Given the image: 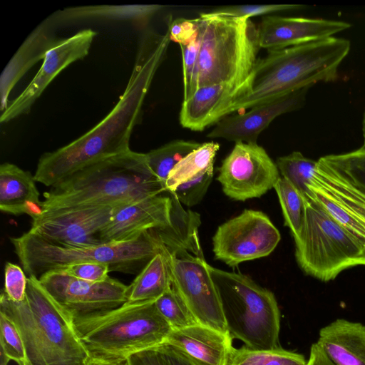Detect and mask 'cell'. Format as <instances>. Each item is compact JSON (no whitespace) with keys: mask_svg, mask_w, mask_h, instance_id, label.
<instances>
[{"mask_svg":"<svg viewBox=\"0 0 365 365\" xmlns=\"http://www.w3.org/2000/svg\"><path fill=\"white\" fill-rule=\"evenodd\" d=\"M163 34L145 32L140 40L133 71L113 109L93 128L68 144L43 154L34 179L53 187L74 173L130 150V140L143 115V106L170 42Z\"/></svg>","mask_w":365,"mask_h":365,"instance_id":"cell-1","label":"cell"},{"mask_svg":"<svg viewBox=\"0 0 365 365\" xmlns=\"http://www.w3.org/2000/svg\"><path fill=\"white\" fill-rule=\"evenodd\" d=\"M166 192L148 166L145 153L131 150L90 165L43 193V211L120 207Z\"/></svg>","mask_w":365,"mask_h":365,"instance_id":"cell-2","label":"cell"},{"mask_svg":"<svg viewBox=\"0 0 365 365\" xmlns=\"http://www.w3.org/2000/svg\"><path fill=\"white\" fill-rule=\"evenodd\" d=\"M349 40L328 38L281 49L269 50L257 59L250 76L248 93L225 111L230 113L250 108L318 82H332L338 68L350 51Z\"/></svg>","mask_w":365,"mask_h":365,"instance_id":"cell-3","label":"cell"},{"mask_svg":"<svg viewBox=\"0 0 365 365\" xmlns=\"http://www.w3.org/2000/svg\"><path fill=\"white\" fill-rule=\"evenodd\" d=\"M0 313L16 326L28 365H87L91 356L73 327V317L46 292L38 278L28 277L26 297L9 299L3 291Z\"/></svg>","mask_w":365,"mask_h":365,"instance_id":"cell-4","label":"cell"},{"mask_svg":"<svg viewBox=\"0 0 365 365\" xmlns=\"http://www.w3.org/2000/svg\"><path fill=\"white\" fill-rule=\"evenodd\" d=\"M72 317L91 358L113 361L125 362L133 354L158 348L173 331L155 301L126 302L115 309Z\"/></svg>","mask_w":365,"mask_h":365,"instance_id":"cell-5","label":"cell"},{"mask_svg":"<svg viewBox=\"0 0 365 365\" xmlns=\"http://www.w3.org/2000/svg\"><path fill=\"white\" fill-rule=\"evenodd\" d=\"M10 241L26 276L38 279L48 272L83 262L106 264L110 272L139 273L165 247L155 229L133 240L88 247L60 246L29 231Z\"/></svg>","mask_w":365,"mask_h":365,"instance_id":"cell-6","label":"cell"},{"mask_svg":"<svg viewBox=\"0 0 365 365\" xmlns=\"http://www.w3.org/2000/svg\"><path fill=\"white\" fill-rule=\"evenodd\" d=\"M197 19V88L217 83L235 87L250 83L260 48L252 21L210 12Z\"/></svg>","mask_w":365,"mask_h":365,"instance_id":"cell-7","label":"cell"},{"mask_svg":"<svg viewBox=\"0 0 365 365\" xmlns=\"http://www.w3.org/2000/svg\"><path fill=\"white\" fill-rule=\"evenodd\" d=\"M227 331L252 349L280 347V312L274 294L250 277L209 265Z\"/></svg>","mask_w":365,"mask_h":365,"instance_id":"cell-8","label":"cell"},{"mask_svg":"<svg viewBox=\"0 0 365 365\" xmlns=\"http://www.w3.org/2000/svg\"><path fill=\"white\" fill-rule=\"evenodd\" d=\"M304 201L303 225L294 238L295 257L301 269L327 282L346 269L365 266V245L315 200L308 197Z\"/></svg>","mask_w":365,"mask_h":365,"instance_id":"cell-9","label":"cell"},{"mask_svg":"<svg viewBox=\"0 0 365 365\" xmlns=\"http://www.w3.org/2000/svg\"><path fill=\"white\" fill-rule=\"evenodd\" d=\"M173 288L200 324L225 334L227 331L220 297L203 255L187 250L174 253L165 249Z\"/></svg>","mask_w":365,"mask_h":365,"instance_id":"cell-10","label":"cell"},{"mask_svg":"<svg viewBox=\"0 0 365 365\" xmlns=\"http://www.w3.org/2000/svg\"><path fill=\"white\" fill-rule=\"evenodd\" d=\"M280 240L278 229L265 213L245 210L217 227L212 237L213 252L215 259L234 267L268 256Z\"/></svg>","mask_w":365,"mask_h":365,"instance_id":"cell-11","label":"cell"},{"mask_svg":"<svg viewBox=\"0 0 365 365\" xmlns=\"http://www.w3.org/2000/svg\"><path fill=\"white\" fill-rule=\"evenodd\" d=\"M280 177L276 163L262 146L239 142L223 160L217 180L227 197L245 201L267 193Z\"/></svg>","mask_w":365,"mask_h":365,"instance_id":"cell-12","label":"cell"},{"mask_svg":"<svg viewBox=\"0 0 365 365\" xmlns=\"http://www.w3.org/2000/svg\"><path fill=\"white\" fill-rule=\"evenodd\" d=\"M117 207L89 206L43 211L32 219L29 231L60 246L98 245L103 243L99 238V233L110 220Z\"/></svg>","mask_w":365,"mask_h":365,"instance_id":"cell-13","label":"cell"},{"mask_svg":"<svg viewBox=\"0 0 365 365\" xmlns=\"http://www.w3.org/2000/svg\"><path fill=\"white\" fill-rule=\"evenodd\" d=\"M38 280L51 297L72 316L115 309L127 302L128 286L110 277L92 282L55 269L43 274Z\"/></svg>","mask_w":365,"mask_h":365,"instance_id":"cell-14","label":"cell"},{"mask_svg":"<svg viewBox=\"0 0 365 365\" xmlns=\"http://www.w3.org/2000/svg\"><path fill=\"white\" fill-rule=\"evenodd\" d=\"M96 35V31L88 29L70 37L56 38L45 55L37 73L1 113L0 122L8 123L29 113L36 100L63 70L88 54Z\"/></svg>","mask_w":365,"mask_h":365,"instance_id":"cell-15","label":"cell"},{"mask_svg":"<svg viewBox=\"0 0 365 365\" xmlns=\"http://www.w3.org/2000/svg\"><path fill=\"white\" fill-rule=\"evenodd\" d=\"M170 196L161 194L118 207L108 223L101 230L103 243L135 240L147 231L171 223Z\"/></svg>","mask_w":365,"mask_h":365,"instance_id":"cell-16","label":"cell"},{"mask_svg":"<svg viewBox=\"0 0 365 365\" xmlns=\"http://www.w3.org/2000/svg\"><path fill=\"white\" fill-rule=\"evenodd\" d=\"M309 88H304L274 100L250 108L242 113L224 117L207 134L235 143H257L259 135L277 116L301 108Z\"/></svg>","mask_w":365,"mask_h":365,"instance_id":"cell-17","label":"cell"},{"mask_svg":"<svg viewBox=\"0 0 365 365\" xmlns=\"http://www.w3.org/2000/svg\"><path fill=\"white\" fill-rule=\"evenodd\" d=\"M351 27L346 21L319 18L267 16L257 28L260 48L281 49L332 37Z\"/></svg>","mask_w":365,"mask_h":365,"instance_id":"cell-18","label":"cell"},{"mask_svg":"<svg viewBox=\"0 0 365 365\" xmlns=\"http://www.w3.org/2000/svg\"><path fill=\"white\" fill-rule=\"evenodd\" d=\"M232 337L202 324L173 330L164 345L182 355L191 365H227L233 347Z\"/></svg>","mask_w":365,"mask_h":365,"instance_id":"cell-19","label":"cell"},{"mask_svg":"<svg viewBox=\"0 0 365 365\" xmlns=\"http://www.w3.org/2000/svg\"><path fill=\"white\" fill-rule=\"evenodd\" d=\"M250 83L235 87L217 83L198 88L184 100L180 113V123L185 128L201 131L224 118L225 110L235 101L246 95Z\"/></svg>","mask_w":365,"mask_h":365,"instance_id":"cell-20","label":"cell"},{"mask_svg":"<svg viewBox=\"0 0 365 365\" xmlns=\"http://www.w3.org/2000/svg\"><path fill=\"white\" fill-rule=\"evenodd\" d=\"M334 365H365V325L336 319L322 327L316 342Z\"/></svg>","mask_w":365,"mask_h":365,"instance_id":"cell-21","label":"cell"},{"mask_svg":"<svg viewBox=\"0 0 365 365\" xmlns=\"http://www.w3.org/2000/svg\"><path fill=\"white\" fill-rule=\"evenodd\" d=\"M53 24L48 19L40 24L26 37L11 57L0 77L1 110L9 106L11 91L25 73L40 60H43L56 38Z\"/></svg>","mask_w":365,"mask_h":365,"instance_id":"cell-22","label":"cell"},{"mask_svg":"<svg viewBox=\"0 0 365 365\" xmlns=\"http://www.w3.org/2000/svg\"><path fill=\"white\" fill-rule=\"evenodd\" d=\"M34 176L17 165L0 166V210L14 215H27L34 219L43 212Z\"/></svg>","mask_w":365,"mask_h":365,"instance_id":"cell-23","label":"cell"},{"mask_svg":"<svg viewBox=\"0 0 365 365\" xmlns=\"http://www.w3.org/2000/svg\"><path fill=\"white\" fill-rule=\"evenodd\" d=\"M164 7L157 4L81 6L59 10L48 19L53 24L91 19L143 24Z\"/></svg>","mask_w":365,"mask_h":365,"instance_id":"cell-24","label":"cell"},{"mask_svg":"<svg viewBox=\"0 0 365 365\" xmlns=\"http://www.w3.org/2000/svg\"><path fill=\"white\" fill-rule=\"evenodd\" d=\"M172 287L165 248L155 255L128 286L127 302L155 301Z\"/></svg>","mask_w":365,"mask_h":365,"instance_id":"cell-25","label":"cell"},{"mask_svg":"<svg viewBox=\"0 0 365 365\" xmlns=\"http://www.w3.org/2000/svg\"><path fill=\"white\" fill-rule=\"evenodd\" d=\"M219 148L217 143H204L185 157L169 173L165 185L166 192L174 191L179 185L212 167Z\"/></svg>","mask_w":365,"mask_h":365,"instance_id":"cell-26","label":"cell"},{"mask_svg":"<svg viewBox=\"0 0 365 365\" xmlns=\"http://www.w3.org/2000/svg\"><path fill=\"white\" fill-rule=\"evenodd\" d=\"M304 356L282 349L232 348L227 365H307Z\"/></svg>","mask_w":365,"mask_h":365,"instance_id":"cell-27","label":"cell"},{"mask_svg":"<svg viewBox=\"0 0 365 365\" xmlns=\"http://www.w3.org/2000/svg\"><path fill=\"white\" fill-rule=\"evenodd\" d=\"M202 143L176 140L145 153L149 168L165 188V182L170 171L188 154Z\"/></svg>","mask_w":365,"mask_h":365,"instance_id":"cell-28","label":"cell"},{"mask_svg":"<svg viewBox=\"0 0 365 365\" xmlns=\"http://www.w3.org/2000/svg\"><path fill=\"white\" fill-rule=\"evenodd\" d=\"M281 177L287 180L307 199L308 185L314 175L317 161L304 156L299 151L277 158L276 162Z\"/></svg>","mask_w":365,"mask_h":365,"instance_id":"cell-29","label":"cell"},{"mask_svg":"<svg viewBox=\"0 0 365 365\" xmlns=\"http://www.w3.org/2000/svg\"><path fill=\"white\" fill-rule=\"evenodd\" d=\"M274 189L281 205L284 225L289 227L294 238L301 232L304 222V199L298 191L282 177L275 184Z\"/></svg>","mask_w":365,"mask_h":365,"instance_id":"cell-30","label":"cell"},{"mask_svg":"<svg viewBox=\"0 0 365 365\" xmlns=\"http://www.w3.org/2000/svg\"><path fill=\"white\" fill-rule=\"evenodd\" d=\"M155 307L173 330H179L198 324L199 322L171 287L155 301Z\"/></svg>","mask_w":365,"mask_h":365,"instance_id":"cell-31","label":"cell"},{"mask_svg":"<svg viewBox=\"0 0 365 365\" xmlns=\"http://www.w3.org/2000/svg\"><path fill=\"white\" fill-rule=\"evenodd\" d=\"M214 167H210L197 176L179 185L171 192L178 201L187 207L200 202L212 180Z\"/></svg>","mask_w":365,"mask_h":365,"instance_id":"cell-32","label":"cell"},{"mask_svg":"<svg viewBox=\"0 0 365 365\" xmlns=\"http://www.w3.org/2000/svg\"><path fill=\"white\" fill-rule=\"evenodd\" d=\"M0 349L19 365L26 363L25 347L21 334L14 324L0 313Z\"/></svg>","mask_w":365,"mask_h":365,"instance_id":"cell-33","label":"cell"},{"mask_svg":"<svg viewBox=\"0 0 365 365\" xmlns=\"http://www.w3.org/2000/svg\"><path fill=\"white\" fill-rule=\"evenodd\" d=\"M182 56L184 100L189 98L197 89V61L200 37L197 36L187 44L180 45Z\"/></svg>","mask_w":365,"mask_h":365,"instance_id":"cell-34","label":"cell"},{"mask_svg":"<svg viewBox=\"0 0 365 365\" xmlns=\"http://www.w3.org/2000/svg\"><path fill=\"white\" fill-rule=\"evenodd\" d=\"M329 163L365 186V148L337 155L323 156Z\"/></svg>","mask_w":365,"mask_h":365,"instance_id":"cell-35","label":"cell"},{"mask_svg":"<svg viewBox=\"0 0 365 365\" xmlns=\"http://www.w3.org/2000/svg\"><path fill=\"white\" fill-rule=\"evenodd\" d=\"M302 8L304 6L299 4L241 5L218 8L210 13L232 18L250 19L255 16Z\"/></svg>","mask_w":365,"mask_h":365,"instance_id":"cell-36","label":"cell"},{"mask_svg":"<svg viewBox=\"0 0 365 365\" xmlns=\"http://www.w3.org/2000/svg\"><path fill=\"white\" fill-rule=\"evenodd\" d=\"M26 274L21 267L6 262L4 268V289L6 296L14 302H21L26 297Z\"/></svg>","mask_w":365,"mask_h":365,"instance_id":"cell-37","label":"cell"},{"mask_svg":"<svg viewBox=\"0 0 365 365\" xmlns=\"http://www.w3.org/2000/svg\"><path fill=\"white\" fill-rule=\"evenodd\" d=\"M58 269L71 277L92 282L106 281L110 277L108 273L110 272L108 265L99 262L73 264Z\"/></svg>","mask_w":365,"mask_h":365,"instance_id":"cell-38","label":"cell"},{"mask_svg":"<svg viewBox=\"0 0 365 365\" xmlns=\"http://www.w3.org/2000/svg\"><path fill=\"white\" fill-rule=\"evenodd\" d=\"M168 31L171 41L178 43L179 45L187 44L197 34L198 19L179 18L173 21H169Z\"/></svg>","mask_w":365,"mask_h":365,"instance_id":"cell-39","label":"cell"},{"mask_svg":"<svg viewBox=\"0 0 365 365\" xmlns=\"http://www.w3.org/2000/svg\"><path fill=\"white\" fill-rule=\"evenodd\" d=\"M126 365H168L159 348L147 349L128 357Z\"/></svg>","mask_w":365,"mask_h":365,"instance_id":"cell-40","label":"cell"},{"mask_svg":"<svg viewBox=\"0 0 365 365\" xmlns=\"http://www.w3.org/2000/svg\"><path fill=\"white\" fill-rule=\"evenodd\" d=\"M168 365H191L182 355L168 346L158 347Z\"/></svg>","mask_w":365,"mask_h":365,"instance_id":"cell-41","label":"cell"},{"mask_svg":"<svg viewBox=\"0 0 365 365\" xmlns=\"http://www.w3.org/2000/svg\"><path fill=\"white\" fill-rule=\"evenodd\" d=\"M307 365H334L323 354L316 343L310 348L309 357Z\"/></svg>","mask_w":365,"mask_h":365,"instance_id":"cell-42","label":"cell"},{"mask_svg":"<svg viewBox=\"0 0 365 365\" xmlns=\"http://www.w3.org/2000/svg\"><path fill=\"white\" fill-rule=\"evenodd\" d=\"M87 365H126V364L125 362L113 361L96 358H91Z\"/></svg>","mask_w":365,"mask_h":365,"instance_id":"cell-43","label":"cell"},{"mask_svg":"<svg viewBox=\"0 0 365 365\" xmlns=\"http://www.w3.org/2000/svg\"><path fill=\"white\" fill-rule=\"evenodd\" d=\"M11 359L6 355L2 349H0V365H8Z\"/></svg>","mask_w":365,"mask_h":365,"instance_id":"cell-44","label":"cell"},{"mask_svg":"<svg viewBox=\"0 0 365 365\" xmlns=\"http://www.w3.org/2000/svg\"><path fill=\"white\" fill-rule=\"evenodd\" d=\"M362 134H363V145L361 147L365 148V110L363 115L362 120Z\"/></svg>","mask_w":365,"mask_h":365,"instance_id":"cell-45","label":"cell"},{"mask_svg":"<svg viewBox=\"0 0 365 365\" xmlns=\"http://www.w3.org/2000/svg\"><path fill=\"white\" fill-rule=\"evenodd\" d=\"M24 365H28L26 363H25Z\"/></svg>","mask_w":365,"mask_h":365,"instance_id":"cell-46","label":"cell"}]
</instances>
